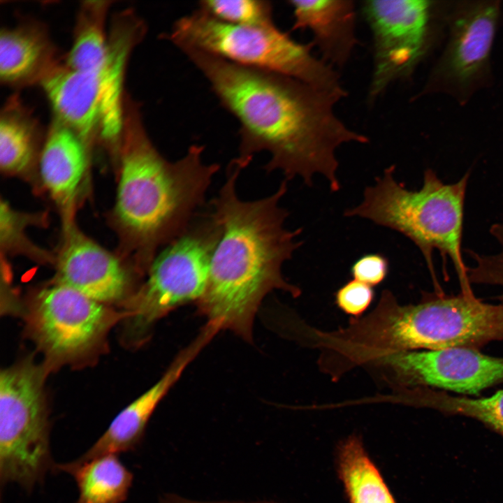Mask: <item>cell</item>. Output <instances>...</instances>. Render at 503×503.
<instances>
[{"mask_svg": "<svg viewBox=\"0 0 503 503\" xmlns=\"http://www.w3.org/2000/svg\"><path fill=\"white\" fill-rule=\"evenodd\" d=\"M209 84L221 105L239 124L237 156L248 165L266 152L264 169L307 186L321 174L330 189H340L336 151L369 138L336 115L333 96L293 78L231 63L189 47L180 48Z\"/></svg>", "mask_w": 503, "mask_h": 503, "instance_id": "1", "label": "cell"}, {"mask_svg": "<svg viewBox=\"0 0 503 503\" xmlns=\"http://www.w3.org/2000/svg\"><path fill=\"white\" fill-rule=\"evenodd\" d=\"M247 166L236 157L208 209L219 228L210 263L205 290L196 303L207 324L228 330L252 342L255 315L263 298L280 289L296 298L301 290L283 277L284 263L301 245V228L286 229L289 212L279 206L288 189L284 179L271 195L243 201L237 182Z\"/></svg>", "mask_w": 503, "mask_h": 503, "instance_id": "2", "label": "cell"}, {"mask_svg": "<svg viewBox=\"0 0 503 503\" xmlns=\"http://www.w3.org/2000/svg\"><path fill=\"white\" fill-rule=\"evenodd\" d=\"M125 109L116 214L152 252L187 230L220 166L204 162L198 145L175 161L166 160L150 140L138 108L129 103Z\"/></svg>", "mask_w": 503, "mask_h": 503, "instance_id": "3", "label": "cell"}, {"mask_svg": "<svg viewBox=\"0 0 503 503\" xmlns=\"http://www.w3.org/2000/svg\"><path fill=\"white\" fill-rule=\"evenodd\" d=\"M469 173L459 181L446 184L430 168L423 184L410 190L395 179L394 168H386L367 187L360 204L347 209L344 216L367 219L404 235L419 249L435 278L432 253L449 258L455 270L462 292H471L461 242L465 198Z\"/></svg>", "mask_w": 503, "mask_h": 503, "instance_id": "4", "label": "cell"}, {"mask_svg": "<svg viewBox=\"0 0 503 503\" xmlns=\"http://www.w3.org/2000/svg\"><path fill=\"white\" fill-rule=\"evenodd\" d=\"M372 349L390 355L419 349H480L503 341V304L483 302L472 292L456 296L430 294L414 305H402L384 293L368 319Z\"/></svg>", "mask_w": 503, "mask_h": 503, "instance_id": "5", "label": "cell"}, {"mask_svg": "<svg viewBox=\"0 0 503 503\" xmlns=\"http://www.w3.org/2000/svg\"><path fill=\"white\" fill-rule=\"evenodd\" d=\"M166 39L177 48L189 47L238 65L299 80L341 101L347 96L336 70L312 53L276 24L232 25L197 8L179 17Z\"/></svg>", "mask_w": 503, "mask_h": 503, "instance_id": "6", "label": "cell"}, {"mask_svg": "<svg viewBox=\"0 0 503 503\" xmlns=\"http://www.w3.org/2000/svg\"><path fill=\"white\" fill-rule=\"evenodd\" d=\"M49 367L32 358L0 374V481L31 491L53 465L45 381Z\"/></svg>", "mask_w": 503, "mask_h": 503, "instance_id": "7", "label": "cell"}, {"mask_svg": "<svg viewBox=\"0 0 503 503\" xmlns=\"http://www.w3.org/2000/svg\"><path fill=\"white\" fill-rule=\"evenodd\" d=\"M219 234L207 210L168 243L149 268L148 277L126 302V333L133 344L145 340L153 325L174 309L203 296Z\"/></svg>", "mask_w": 503, "mask_h": 503, "instance_id": "8", "label": "cell"}, {"mask_svg": "<svg viewBox=\"0 0 503 503\" xmlns=\"http://www.w3.org/2000/svg\"><path fill=\"white\" fill-rule=\"evenodd\" d=\"M25 316L28 333L52 370L95 357L109 330L127 314L57 283L35 295Z\"/></svg>", "mask_w": 503, "mask_h": 503, "instance_id": "9", "label": "cell"}, {"mask_svg": "<svg viewBox=\"0 0 503 503\" xmlns=\"http://www.w3.org/2000/svg\"><path fill=\"white\" fill-rule=\"evenodd\" d=\"M500 13L497 1H461L453 6L447 43L416 97L443 93L465 104L486 85Z\"/></svg>", "mask_w": 503, "mask_h": 503, "instance_id": "10", "label": "cell"}, {"mask_svg": "<svg viewBox=\"0 0 503 503\" xmlns=\"http://www.w3.org/2000/svg\"><path fill=\"white\" fill-rule=\"evenodd\" d=\"M433 1L372 0L360 11L372 38V73L367 101L392 84L409 79L430 47Z\"/></svg>", "mask_w": 503, "mask_h": 503, "instance_id": "11", "label": "cell"}, {"mask_svg": "<svg viewBox=\"0 0 503 503\" xmlns=\"http://www.w3.org/2000/svg\"><path fill=\"white\" fill-rule=\"evenodd\" d=\"M374 363L392 371L405 388L425 387L479 395L503 383V357L488 356L476 349L403 351Z\"/></svg>", "mask_w": 503, "mask_h": 503, "instance_id": "12", "label": "cell"}, {"mask_svg": "<svg viewBox=\"0 0 503 503\" xmlns=\"http://www.w3.org/2000/svg\"><path fill=\"white\" fill-rule=\"evenodd\" d=\"M214 335L212 329L204 327L196 339L177 355L159 381L123 409L94 444L71 462L80 464L107 454L118 455L138 446L161 400Z\"/></svg>", "mask_w": 503, "mask_h": 503, "instance_id": "13", "label": "cell"}, {"mask_svg": "<svg viewBox=\"0 0 503 503\" xmlns=\"http://www.w3.org/2000/svg\"><path fill=\"white\" fill-rule=\"evenodd\" d=\"M58 284L109 305L126 302L129 288L127 275L110 253L79 234L66 242L58 263Z\"/></svg>", "mask_w": 503, "mask_h": 503, "instance_id": "14", "label": "cell"}, {"mask_svg": "<svg viewBox=\"0 0 503 503\" xmlns=\"http://www.w3.org/2000/svg\"><path fill=\"white\" fill-rule=\"evenodd\" d=\"M288 3L293 11L292 29L310 31V43L318 49L320 59L335 69L344 67L358 43L355 1L293 0Z\"/></svg>", "mask_w": 503, "mask_h": 503, "instance_id": "15", "label": "cell"}, {"mask_svg": "<svg viewBox=\"0 0 503 503\" xmlns=\"http://www.w3.org/2000/svg\"><path fill=\"white\" fill-rule=\"evenodd\" d=\"M56 120L73 131L84 142L100 130L101 73L58 66L41 82Z\"/></svg>", "mask_w": 503, "mask_h": 503, "instance_id": "16", "label": "cell"}, {"mask_svg": "<svg viewBox=\"0 0 503 503\" xmlns=\"http://www.w3.org/2000/svg\"><path fill=\"white\" fill-rule=\"evenodd\" d=\"M145 22L133 11L115 17L108 36V53L101 74V115L100 133L107 142L122 137L124 108L123 78L128 57L145 34Z\"/></svg>", "mask_w": 503, "mask_h": 503, "instance_id": "17", "label": "cell"}, {"mask_svg": "<svg viewBox=\"0 0 503 503\" xmlns=\"http://www.w3.org/2000/svg\"><path fill=\"white\" fill-rule=\"evenodd\" d=\"M58 66L55 48L39 24L25 23L1 29L0 78L4 84H41Z\"/></svg>", "mask_w": 503, "mask_h": 503, "instance_id": "18", "label": "cell"}, {"mask_svg": "<svg viewBox=\"0 0 503 503\" xmlns=\"http://www.w3.org/2000/svg\"><path fill=\"white\" fill-rule=\"evenodd\" d=\"M84 143L57 120L45 140L40 157L41 175L50 194L63 207L73 201L86 170Z\"/></svg>", "mask_w": 503, "mask_h": 503, "instance_id": "19", "label": "cell"}, {"mask_svg": "<svg viewBox=\"0 0 503 503\" xmlns=\"http://www.w3.org/2000/svg\"><path fill=\"white\" fill-rule=\"evenodd\" d=\"M54 469L73 476L78 489L76 503H122L133 479L117 454L101 455L80 464H58Z\"/></svg>", "mask_w": 503, "mask_h": 503, "instance_id": "20", "label": "cell"}, {"mask_svg": "<svg viewBox=\"0 0 503 503\" xmlns=\"http://www.w3.org/2000/svg\"><path fill=\"white\" fill-rule=\"evenodd\" d=\"M109 2L85 1L77 17L66 66L82 72L101 73L107 60L108 37L105 30Z\"/></svg>", "mask_w": 503, "mask_h": 503, "instance_id": "21", "label": "cell"}, {"mask_svg": "<svg viewBox=\"0 0 503 503\" xmlns=\"http://www.w3.org/2000/svg\"><path fill=\"white\" fill-rule=\"evenodd\" d=\"M337 461L339 474L349 503H395L356 437L342 443Z\"/></svg>", "mask_w": 503, "mask_h": 503, "instance_id": "22", "label": "cell"}, {"mask_svg": "<svg viewBox=\"0 0 503 503\" xmlns=\"http://www.w3.org/2000/svg\"><path fill=\"white\" fill-rule=\"evenodd\" d=\"M408 403L430 408L446 415L475 419L503 437V389L490 396L469 398L425 387L408 393Z\"/></svg>", "mask_w": 503, "mask_h": 503, "instance_id": "23", "label": "cell"}, {"mask_svg": "<svg viewBox=\"0 0 503 503\" xmlns=\"http://www.w3.org/2000/svg\"><path fill=\"white\" fill-rule=\"evenodd\" d=\"M36 124L17 99H11L0 119V166L6 173H20L34 155Z\"/></svg>", "mask_w": 503, "mask_h": 503, "instance_id": "24", "label": "cell"}, {"mask_svg": "<svg viewBox=\"0 0 503 503\" xmlns=\"http://www.w3.org/2000/svg\"><path fill=\"white\" fill-rule=\"evenodd\" d=\"M204 13L221 22L249 27H263L275 24L273 6L263 0H204L198 8Z\"/></svg>", "mask_w": 503, "mask_h": 503, "instance_id": "25", "label": "cell"}, {"mask_svg": "<svg viewBox=\"0 0 503 503\" xmlns=\"http://www.w3.org/2000/svg\"><path fill=\"white\" fill-rule=\"evenodd\" d=\"M490 232L499 242L500 251L493 255L479 254L469 251L475 264L467 268V276L470 284L503 287V222L493 224Z\"/></svg>", "mask_w": 503, "mask_h": 503, "instance_id": "26", "label": "cell"}, {"mask_svg": "<svg viewBox=\"0 0 503 503\" xmlns=\"http://www.w3.org/2000/svg\"><path fill=\"white\" fill-rule=\"evenodd\" d=\"M374 297L372 286L351 279L342 286L335 293V303L345 314L358 319L370 306Z\"/></svg>", "mask_w": 503, "mask_h": 503, "instance_id": "27", "label": "cell"}, {"mask_svg": "<svg viewBox=\"0 0 503 503\" xmlns=\"http://www.w3.org/2000/svg\"><path fill=\"white\" fill-rule=\"evenodd\" d=\"M388 270L387 258L381 254L375 253L360 256L352 264L350 272L353 279L372 287L384 281Z\"/></svg>", "mask_w": 503, "mask_h": 503, "instance_id": "28", "label": "cell"}, {"mask_svg": "<svg viewBox=\"0 0 503 503\" xmlns=\"http://www.w3.org/2000/svg\"><path fill=\"white\" fill-rule=\"evenodd\" d=\"M159 503H268L261 502H226V501H198L188 499L179 495L173 493L164 494L159 500Z\"/></svg>", "mask_w": 503, "mask_h": 503, "instance_id": "29", "label": "cell"}]
</instances>
